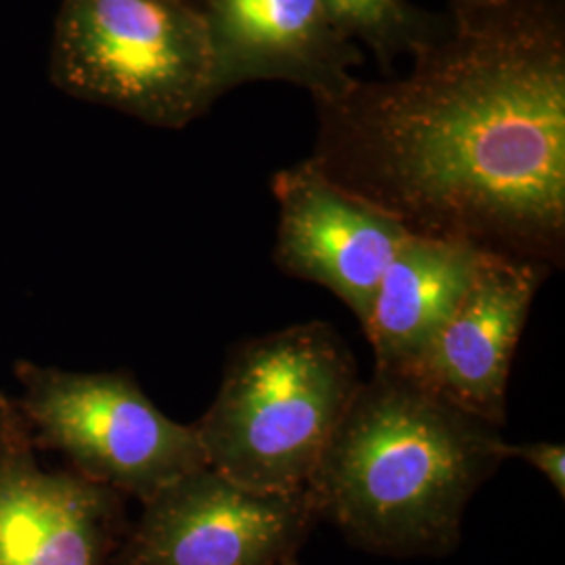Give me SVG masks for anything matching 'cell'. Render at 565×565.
Listing matches in <instances>:
<instances>
[{
    "label": "cell",
    "mask_w": 565,
    "mask_h": 565,
    "mask_svg": "<svg viewBox=\"0 0 565 565\" xmlns=\"http://www.w3.org/2000/svg\"><path fill=\"white\" fill-rule=\"evenodd\" d=\"M408 57L315 102L308 160L413 235L562 268L565 0H448Z\"/></svg>",
    "instance_id": "6da1fadb"
},
{
    "label": "cell",
    "mask_w": 565,
    "mask_h": 565,
    "mask_svg": "<svg viewBox=\"0 0 565 565\" xmlns=\"http://www.w3.org/2000/svg\"><path fill=\"white\" fill-rule=\"evenodd\" d=\"M503 429L413 380L375 373L359 387L306 490L319 520L364 553L446 557L465 511L507 461Z\"/></svg>",
    "instance_id": "7a4b0ae2"
},
{
    "label": "cell",
    "mask_w": 565,
    "mask_h": 565,
    "mask_svg": "<svg viewBox=\"0 0 565 565\" xmlns=\"http://www.w3.org/2000/svg\"><path fill=\"white\" fill-rule=\"evenodd\" d=\"M361 384L348 343L323 321L237 343L193 424L207 467L254 490H303Z\"/></svg>",
    "instance_id": "3957f363"
},
{
    "label": "cell",
    "mask_w": 565,
    "mask_h": 565,
    "mask_svg": "<svg viewBox=\"0 0 565 565\" xmlns=\"http://www.w3.org/2000/svg\"><path fill=\"white\" fill-rule=\"evenodd\" d=\"M49 78L78 102L166 130L218 102L207 25L191 0H61Z\"/></svg>",
    "instance_id": "277c9868"
},
{
    "label": "cell",
    "mask_w": 565,
    "mask_h": 565,
    "mask_svg": "<svg viewBox=\"0 0 565 565\" xmlns=\"http://www.w3.org/2000/svg\"><path fill=\"white\" fill-rule=\"evenodd\" d=\"M15 398L39 450L126 499L149 501L163 486L207 467L195 425L170 419L126 371L74 373L18 361Z\"/></svg>",
    "instance_id": "5b68a950"
},
{
    "label": "cell",
    "mask_w": 565,
    "mask_h": 565,
    "mask_svg": "<svg viewBox=\"0 0 565 565\" xmlns=\"http://www.w3.org/2000/svg\"><path fill=\"white\" fill-rule=\"evenodd\" d=\"M310 492H264L202 467L142 503L109 565H291L319 524Z\"/></svg>",
    "instance_id": "8992f818"
},
{
    "label": "cell",
    "mask_w": 565,
    "mask_h": 565,
    "mask_svg": "<svg viewBox=\"0 0 565 565\" xmlns=\"http://www.w3.org/2000/svg\"><path fill=\"white\" fill-rule=\"evenodd\" d=\"M15 398L0 392V565H109L128 534L126 497L39 461Z\"/></svg>",
    "instance_id": "52a82bcc"
},
{
    "label": "cell",
    "mask_w": 565,
    "mask_h": 565,
    "mask_svg": "<svg viewBox=\"0 0 565 565\" xmlns=\"http://www.w3.org/2000/svg\"><path fill=\"white\" fill-rule=\"evenodd\" d=\"M270 189L279 205L275 266L329 289L364 327L385 268L411 233L310 160L279 170Z\"/></svg>",
    "instance_id": "ba28073f"
},
{
    "label": "cell",
    "mask_w": 565,
    "mask_h": 565,
    "mask_svg": "<svg viewBox=\"0 0 565 565\" xmlns=\"http://www.w3.org/2000/svg\"><path fill=\"white\" fill-rule=\"evenodd\" d=\"M548 273L545 264L490 252L406 380L503 429L511 364Z\"/></svg>",
    "instance_id": "9c48e42d"
},
{
    "label": "cell",
    "mask_w": 565,
    "mask_h": 565,
    "mask_svg": "<svg viewBox=\"0 0 565 565\" xmlns=\"http://www.w3.org/2000/svg\"><path fill=\"white\" fill-rule=\"evenodd\" d=\"M216 95L252 82H285L312 102L345 90L364 61L324 0H202Z\"/></svg>",
    "instance_id": "30bf717a"
},
{
    "label": "cell",
    "mask_w": 565,
    "mask_h": 565,
    "mask_svg": "<svg viewBox=\"0 0 565 565\" xmlns=\"http://www.w3.org/2000/svg\"><path fill=\"white\" fill-rule=\"evenodd\" d=\"M488 254L455 239L413 233L404 239L385 268L363 327L375 373L406 377L415 369Z\"/></svg>",
    "instance_id": "8fae6325"
},
{
    "label": "cell",
    "mask_w": 565,
    "mask_h": 565,
    "mask_svg": "<svg viewBox=\"0 0 565 565\" xmlns=\"http://www.w3.org/2000/svg\"><path fill=\"white\" fill-rule=\"evenodd\" d=\"M324 4L343 34L369 49L382 67L411 55L440 20L406 0H324Z\"/></svg>",
    "instance_id": "7c38bea8"
},
{
    "label": "cell",
    "mask_w": 565,
    "mask_h": 565,
    "mask_svg": "<svg viewBox=\"0 0 565 565\" xmlns=\"http://www.w3.org/2000/svg\"><path fill=\"white\" fill-rule=\"evenodd\" d=\"M507 459H520L534 467L548 484L553 486L559 497L565 494V446L557 443H527V445H509Z\"/></svg>",
    "instance_id": "4fadbf2b"
},
{
    "label": "cell",
    "mask_w": 565,
    "mask_h": 565,
    "mask_svg": "<svg viewBox=\"0 0 565 565\" xmlns=\"http://www.w3.org/2000/svg\"><path fill=\"white\" fill-rule=\"evenodd\" d=\"M191 2H195V4H202V0H191Z\"/></svg>",
    "instance_id": "5bb4252c"
},
{
    "label": "cell",
    "mask_w": 565,
    "mask_h": 565,
    "mask_svg": "<svg viewBox=\"0 0 565 565\" xmlns=\"http://www.w3.org/2000/svg\"><path fill=\"white\" fill-rule=\"evenodd\" d=\"M291 565H300V564H298V562H296V564H291Z\"/></svg>",
    "instance_id": "9a60e30c"
}]
</instances>
